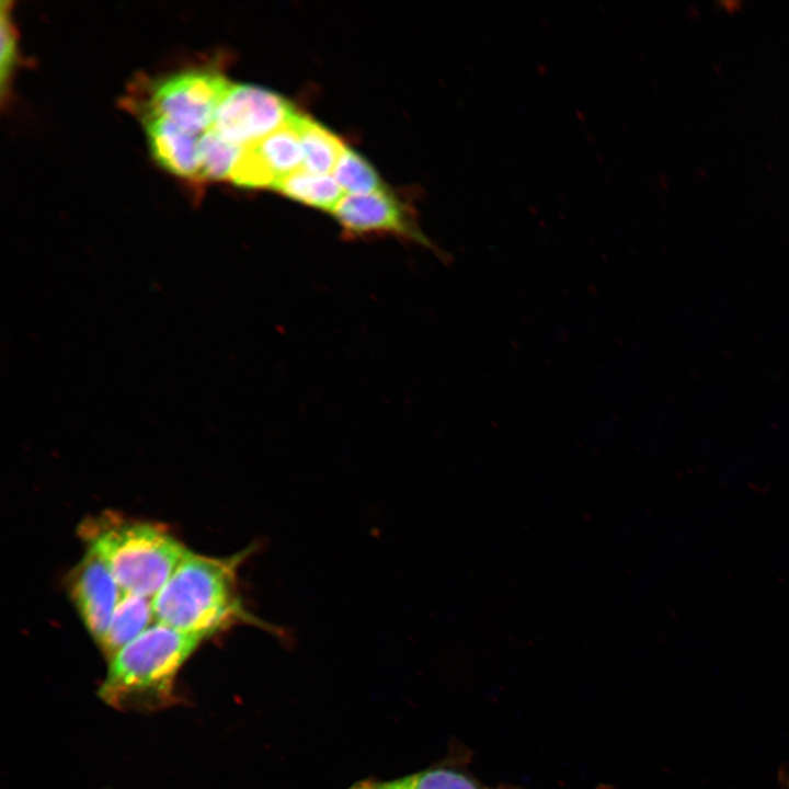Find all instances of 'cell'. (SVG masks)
<instances>
[{
    "label": "cell",
    "instance_id": "obj_7",
    "mask_svg": "<svg viewBox=\"0 0 789 789\" xmlns=\"http://www.w3.org/2000/svg\"><path fill=\"white\" fill-rule=\"evenodd\" d=\"M68 588L82 622L99 644L124 591L107 565L89 550L69 573Z\"/></svg>",
    "mask_w": 789,
    "mask_h": 789
},
{
    "label": "cell",
    "instance_id": "obj_11",
    "mask_svg": "<svg viewBox=\"0 0 789 789\" xmlns=\"http://www.w3.org/2000/svg\"><path fill=\"white\" fill-rule=\"evenodd\" d=\"M291 123L300 138L304 169L320 174L332 172L346 149L342 139L302 114H297Z\"/></svg>",
    "mask_w": 789,
    "mask_h": 789
},
{
    "label": "cell",
    "instance_id": "obj_13",
    "mask_svg": "<svg viewBox=\"0 0 789 789\" xmlns=\"http://www.w3.org/2000/svg\"><path fill=\"white\" fill-rule=\"evenodd\" d=\"M291 121L250 145L274 173L277 181L304 169V151L299 135Z\"/></svg>",
    "mask_w": 789,
    "mask_h": 789
},
{
    "label": "cell",
    "instance_id": "obj_1",
    "mask_svg": "<svg viewBox=\"0 0 789 789\" xmlns=\"http://www.w3.org/2000/svg\"><path fill=\"white\" fill-rule=\"evenodd\" d=\"M252 552L253 546L214 558L187 550L152 598L156 621L206 639L239 622L282 634L279 628L248 611L239 594L238 569Z\"/></svg>",
    "mask_w": 789,
    "mask_h": 789
},
{
    "label": "cell",
    "instance_id": "obj_4",
    "mask_svg": "<svg viewBox=\"0 0 789 789\" xmlns=\"http://www.w3.org/2000/svg\"><path fill=\"white\" fill-rule=\"evenodd\" d=\"M231 82L211 69H192L160 79L138 105L140 122L161 118L204 134Z\"/></svg>",
    "mask_w": 789,
    "mask_h": 789
},
{
    "label": "cell",
    "instance_id": "obj_15",
    "mask_svg": "<svg viewBox=\"0 0 789 789\" xmlns=\"http://www.w3.org/2000/svg\"><path fill=\"white\" fill-rule=\"evenodd\" d=\"M332 173L342 190L350 194H369L386 190L373 165L350 148L345 149Z\"/></svg>",
    "mask_w": 789,
    "mask_h": 789
},
{
    "label": "cell",
    "instance_id": "obj_16",
    "mask_svg": "<svg viewBox=\"0 0 789 789\" xmlns=\"http://www.w3.org/2000/svg\"><path fill=\"white\" fill-rule=\"evenodd\" d=\"M229 180L244 188H273L277 178L252 146L242 147Z\"/></svg>",
    "mask_w": 789,
    "mask_h": 789
},
{
    "label": "cell",
    "instance_id": "obj_18",
    "mask_svg": "<svg viewBox=\"0 0 789 789\" xmlns=\"http://www.w3.org/2000/svg\"><path fill=\"white\" fill-rule=\"evenodd\" d=\"M487 789H514V788H510V787H498V788H487ZM596 789H614V788L610 787V786H607V785H601V786H598Z\"/></svg>",
    "mask_w": 789,
    "mask_h": 789
},
{
    "label": "cell",
    "instance_id": "obj_8",
    "mask_svg": "<svg viewBox=\"0 0 789 789\" xmlns=\"http://www.w3.org/2000/svg\"><path fill=\"white\" fill-rule=\"evenodd\" d=\"M151 157L169 173L197 180L199 178V144L203 135L161 118L141 122Z\"/></svg>",
    "mask_w": 789,
    "mask_h": 789
},
{
    "label": "cell",
    "instance_id": "obj_12",
    "mask_svg": "<svg viewBox=\"0 0 789 789\" xmlns=\"http://www.w3.org/2000/svg\"><path fill=\"white\" fill-rule=\"evenodd\" d=\"M273 190L296 202L331 213L344 192L330 174L313 173L305 169L279 179Z\"/></svg>",
    "mask_w": 789,
    "mask_h": 789
},
{
    "label": "cell",
    "instance_id": "obj_14",
    "mask_svg": "<svg viewBox=\"0 0 789 789\" xmlns=\"http://www.w3.org/2000/svg\"><path fill=\"white\" fill-rule=\"evenodd\" d=\"M241 149L242 147L222 139L215 132L208 129L199 144L198 181L229 179Z\"/></svg>",
    "mask_w": 789,
    "mask_h": 789
},
{
    "label": "cell",
    "instance_id": "obj_9",
    "mask_svg": "<svg viewBox=\"0 0 789 789\" xmlns=\"http://www.w3.org/2000/svg\"><path fill=\"white\" fill-rule=\"evenodd\" d=\"M467 756L465 750L456 751L425 769L389 780L362 779L348 789H487L466 767Z\"/></svg>",
    "mask_w": 789,
    "mask_h": 789
},
{
    "label": "cell",
    "instance_id": "obj_5",
    "mask_svg": "<svg viewBox=\"0 0 789 789\" xmlns=\"http://www.w3.org/2000/svg\"><path fill=\"white\" fill-rule=\"evenodd\" d=\"M297 114L287 99L273 91L231 83L209 129L233 145L245 147L285 126Z\"/></svg>",
    "mask_w": 789,
    "mask_h": 789
},
{
    "label": "cell",
    "instance_id": "obj_6",
    "mask_svg": "<svg viewBox=\"0 0 789 789\" xmlns=\"http://www.w3.org/2000/svg\"><path fill=\"white\" fill-rule=\"evenodd\" d=\"M332 214L350 239L395 236L434 250L412 210L387 190L343 196Z\"/></svg>",
    "mask_w": 789,
    "mask_h": 789
},
{
    "label": "cell",
    "instance_id": "obj_2",
    "mask_svg": "<svg viewBox=\"0 0 789 789\" xmlns=\"http://www.w3.org/2000/svg\"><path fill=\"white\" fill-rule=\"evenodd\" d=\"M203 636L156 621L108 660L100 698L129 711H156L176 700L175 679Z\"/></svg>",
    "mask_w": 789,
    "mask_h": 789
},
{
    "label": "cell",
    "instance_id": "obj_10",
    "mask_svg": "<svg viewBox=\"0 0 789 789\" xmlns=\"http://www.w3.org/2000/svg\"><path fill=\"white\" fill-rule=\"evenodd\" d=\"M156 620L152 598L124 592L102 640L98 644L110 659Z\"/></svg>",
    "mask_w": 789,
    "mask_h": 789
},
{
    "label": "cell",
    "instance_id": "obj_17",
    "mask_svg": "<svg viewBox=\"0 0 789 789\" xmlns=\"http://www.w3.org/2000/svg\"><path fill=\"white\" fill-rule=\"evenodd\" d=\"M10 1H1V52H0V88L4 100L18 65V34L11 19Z\"/></svg>",
    "mask_w": 789,
    "mask_h": 789
},
{
    "label": "cell",
    "instance_id": "obj_3",
    "mask_svg": "<svg viewBox=\"0 0 789 789\" xmlns=\"http://www.w3.org/2000/svg\"><path fill=\"white\" fill-rule=\"evenodd\" d=\"M124 592L153 598L187 552L164 526L104 513L79 527Z\"/></svg>",
    "mask_w": 789,
    "mask_h": 789
}]
</instances>
